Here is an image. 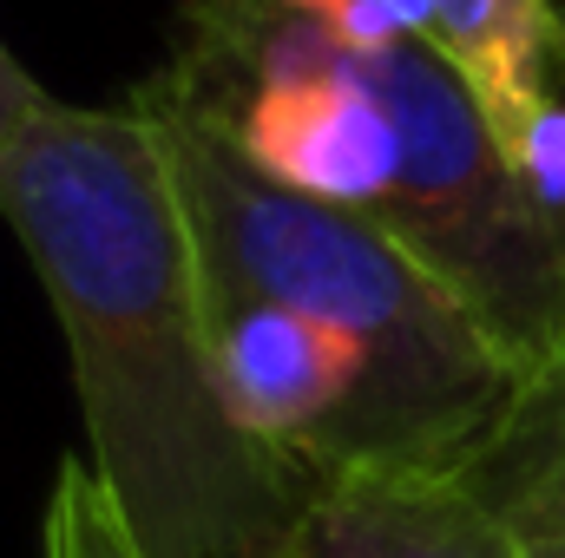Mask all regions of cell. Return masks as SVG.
I'll list each match as a JSON object with an SVG mask.
<instances>
[{"label":"cell","instance_id":"6da1fadb","mask_svg":"<svg viewBox=\"0 0 565 558\" xmlns=\"http://www.w3.org/2000/svg\"><path fill=\"white\" fill-rule=\"evenodd\" d=\"M0 217L60 315L86 473L139 558H277L309 473L224 408L204 270L145 112L46 99L0 144Z\"/></svg>","mask_w":565,"mask_h":558},{"label":"cell","instance_id":"7a4b0ae2","mask_svg":"<svg viewBox=\"0 0 565 558\" xmlns=\"http://www.w3.org/2000/svg\"><path fill=\"white\" fill-rule=\"evenodd\" d=\"M164 151L204 302H277L362 355V388L322 473L447 466L467 473L520 401V368L375 217L296 197L250 171L204 99L158 79L132 99Z\"/></svg>","mask_w":565,"mask_h":558},{"label":"cell","instance_id":"3957f363","mask_svg":"<svg viewBox=\"0 0 565 558\" xmlns=\"http://www.w3.org/2000/svg\"><path fill=\"white\" fill-rule=\"evenodd\" d=\"M211 335H217V382L231 420L264 453L316 480L322 453L335 447L355 408L362 355L335 329L289 315L277 302H217Z\"/></svg>","mask_w":565,"mask_h":558},{"label":"cell","instance_id":"277c9868","mask_svg":"<svg viewBox=\"0 0 565 558\" xmlns=\"http://www.w3.org/2000/svg\"><path fill=\"white\" fill-rule=\"evenodd\" d=\"M277 558H513V533L473 473L349 466L309 480Z\"/></svg>","mask_w":565,"mask_h":558},{"label":"cell","instance_id":"5b68a950","mask_svg":"<svg viewBox=\"0 0 565 558\" xmlns=\"http://www.w3.org/2000/svg\"><path fill=\"white\" fill-rule=\"evenodd\" d=\"M427 46L460 73L500 151L553 99V53H559L553 0H434Z\"/></svg>","mask_w":565,"mask_h":558},{"label":"cell","instance_id":"8992f818","mask_svg":"<svg viewBox=\"0 0 565 558\" xmlns=\"http://www.w3.org/2000/svg\"><path fill=\"white\" fill-rule=\"evenodd\" d=\"M46 558H139L132 533L119 526L113 500L99 493V480L86 473V460H66L46 500V533H40Z\"/></svg>","mask_w":565,"mask_h":558},{"label":"cell","instance_id":"52a82bcc","mask_svg":"<svg viewBox=\"0 0 565 558\" xmlns=\"http://www.w3.org/2000/svg\"><path fill=\"white\" fill-rule=\"evenodd\" d=\"M546 460H565V355L513 401L507 427L467 473L493 480V473H520V466H546Z\"/></svg>","mask_w":565,"mask_h":558},{"label":"cell","instance_id":"ba28073f","mask_svg":"<svg viewBox=\"0 0 565 558\" xmlns=\"http://www.w3.org/2000/svg\"><path fill=\"white\" fill-rule=\"evenodd\" d=\"M473 486L507 513L513 558H565V460L493 473V480H473Z\"/></svg>","mask_w":565,"mask_h":558},{"label":"cell","instance_id":"9c48e42d","mask_svg":"<svg viewBox=\"0 0 565 558\" xmlns=\"http://www.w3.org/2000/svg\"><path fill=\"white\" fill-rule=\"evenodd\" d=\"M507 164H513L526 204L559 230V244H565V106L559 99H546V106L507 139Z\"/></svg>","mask_w":565,"mask_h":558},{"label":"cell","instance_id":"30bf717a","mask_svg":"<svg viewBox=\"0 0 565 558\" xmlns=\"http://www.w3.org/2000/svg\"><path fill=\"white\" fill-rule=\"evenodd\" d=\"M46 99H53V93H46V86H40V79L13 60V46L0 40V144L13 139V132H20V126H26Z\"/></svg>","mask_w":565,"mask_h":558}]
</instances>
